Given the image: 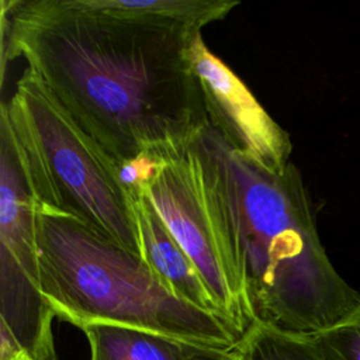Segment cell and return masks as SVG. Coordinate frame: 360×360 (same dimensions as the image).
I'll list each match as a JSON object with an SVG mask.
<instances>
[{"mask_svg": "<svg viewBox=\"0 0 360 360\" xmlns=\"http://www.w3.org/2000/svg\"><path fill=\"white\" fill-rule=\"evenodd\" d=\"M1 79L22 58L120 166L165 159L210 122L187 45L195 34L86 0H1ZM201 32V31H197Z\"/></svg>", "mask_w": 360, "mask_h": 360, "instance_id": "1", "label": "cell"}, {"mask_svg": "<svg viewBox=\"0 0 360 360\" xmlns=\"http://www.w3.org/2000/svg\"><path fill=\"white\" fill-rule=\"evenodd\" d=\"M201 200L252 322L322 332L360 307L335 269L297 166L271 173L233 150L208 122L187 145Z\"/></svg>", "mask_w": 360, "mask_h": 360, "instance_id": "2", "label": "cell"}, {"mask_svg": "<svg viewBox=\"0 0 360 360\" xmlns=\"http://www.w3.org/2000/svg\"><path fill=\"white\" fill-rule=\"evenodd\" d=\"M35 235L41 292L55 316L79 329L117 325L222 349L245 333L176 297L141 256L73 218L37 211Z\"/></svg>", "mask_w": 360, "mask_h": 360, "instance_id": "3", "label": "cell"}, {"mask_svg": "<svg viewBox=\"0 0 360 360\" xmlns=\"http://www.w3.org/2000/svg\"><path fill=\"white\" fill-rule=\"evenodd\" d=\"M0 128L14 148L37 211L73 218L141 256L131 190L111 159L58 104L28 69L8 101Z\"/></svg>", "mask_w": 360, "mask_h": 360, "instance_id": "4", "label": "cell"}, {"mask_svg": "<svg viewBox=\"0 0 360 360\" xmlns=\"http://www.w3.org/2000/svg\"><path fill=\"white\" fill-rule=\"evenodd\" d=\"M142 188L167 231L201 276L219 315L243 332L252 321L231 277L204 208L187 146L160 160Z\"/></svg>", "mask_w": 360, "mask_h": 360, "instance_id": "5", "label": "cell"}, {"mask_svg": "<svg viewBox=\"0 0 360 360\" xmlns=\"http://www.w3.org/2000/svg\"><path fill=\"white\" fill-rule=\"evenodd\" d=\"M35 215L11 141L0 128V322L17 336L41 330L53 314L39 288Z\"/></svg>", "mask_w": 360, "mask_h": 360, "instance_id": "6", "label": "cell"}, {"mask_svg": "<svg viewBox=\"0 0 360 360\" xmlns=\"http://www.w3.org/2000/svg\"><path fill=\"white\" fill-rule=\"evenodd\" d=\"M187 55L198 80L210 124L238 153L271 173L291 163L292 142L232 69L195 32Z\"/></svg>", "mask_w": 360, "mask_h": 360, "instance_id": "7", "label": "cell"}, {"mask_svg": "<svg viewBox=\"0 0 360 360\" xmlns=\"http://www.w3.org/2000/svg\"><path fill=\"white\" fill-rule=\"evenodd\" d=\"M131 208L141 257L150 271L180 300L219 315L195 266L167 231L142 188L131 190Z\"/></svg>", "mask_w": 360, "mask_h": 360, "instance_id": "8", "label": "cell"}, {"mask_svg": "<svg viewBox=\"0 0 360 360\" xmlns=\"http://www.w3.org/2000/svg\"><path fill=\"white\" fill-rule=\"evenodd\" d=\"M82 332L90 360H238L235 347L205 346L117 325L91 323Z\"/></svg>", "mask_w": 360, "mask_h": 360, "instance_id": "9", "label": "cell"}, {"mask_svg": "<svg viewBox=\"0 0 360 360\" xmlns=\"http://www.w3.org/2000/svg\"><path fill=\"white\" fill-rule=\"evenodd\" d=\"M91 7L125 17L148 18L197 32L225 18L239 3L229 0H86Z\"/></svg>", "mask_w": 360, "mask_h": 360, "instance_id": "10", "label": "cell"}, {"mask_svg": "<svg viewBox=\"0 0 360 360\" xmlns=\"http://www.w3.org/2000/svg\"><path fill=\"white\" fill-rule=\"evenodd\" d=\"M238 360H322L311 335L252 322L235 346Z\"/></svg>", "mask_w": 360, "mask_h": 360, "instance_id": "11", "label": "cell"}, {"mask_svg": "<svg viewBox=\"0 0 360 360\" xmlns=\"http://www.w3.org/2000/svg\"><path fill=\"white\" fill-rule=\"evenodd\" d=\"M311 338L322 360H360V307Z\"/></svg>", "mask_w": 360, "mask_h": 360, "instance_id": "12", "label": "cell"}, {"mask_svg": "<svg viewBox=\"0 0 360 360\" xmlns=\"http://www.w3.org/2000/svg\"><path fill=\"white\" fill-rule=\"evenodd\" d=\"M24 360H58V357H56V352L53 350V352H49L44 356H39V357H35V359H24Z\"/></svg>", "mask_w": 360, "mask_h": 360, "instance_id": "13", "label": "cell"}]
</instances>
